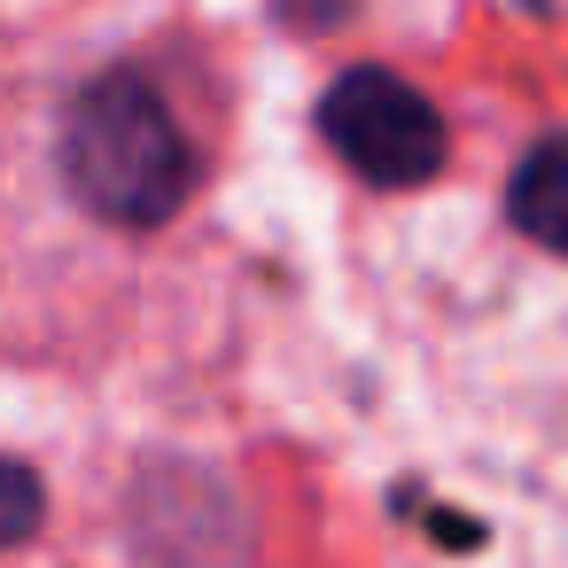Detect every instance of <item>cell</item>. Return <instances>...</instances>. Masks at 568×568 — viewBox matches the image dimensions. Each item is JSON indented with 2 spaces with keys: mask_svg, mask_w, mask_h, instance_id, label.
<instances>
[{
  "mask_svg": "<svg viewBox=\"0 0 568 568\" xmlns=\"http://www.w3.org/2000/svg\"><path fill=\"white\" fill-rule=\"evenodd\" d=\"M63 172H71L87 211H102L118 226H156L187 195V141H180V125L149 79L110 71L71 102Z\"/></svg>",
  "mask_w": 568,
  "mask_h": 568,
  "instance_id": "cell-1",
  "label": "cell"
},
{
  "mask_svg": "<svg viewBox=\"0 0 568 568\" xmlns=\"http://www.w3.org/2000/svg\"><path fill=\"white\" fill-rule=\"evenodd\" d=\"M320 133L374 187H420L444 164V118L389 71H343L320 102Z\"/></svg>",
  "mask_w": 568,
  "mask_h": 568,
  "instance_id": "cell-2",
  "label": "cell"
},
{
  "mask_svg": "<svg viewBox=\"0 0 568 568\" xmlns=\"http://www.w3.org/2000/svg\"><path fill=\"white\" fill-rule=\"evenodd\" d=\"M40 483L17 467V459H0V552H9V545H24L32 529H40Z\"/></svg>",
  "mask_w": 568,
  "mask_h": 568,
  "instance_id": "cell-3",
  "label": "cell"
},
{
  "mask_svg": "<svg viewBox=\"0 0 568 568\" xmlns=\"http://www.w3.org/2000/svg\"><path fill=\"white\" fill-rule=\"evenodd\" d=\"M552 156H560V149L537 141V149H529V172H521V226H529L545 250L560 242V226H552Z\"/></svg>",
  "mask_w": 568,
  "mask_h": 568,
  "instance_id": "cell-4",
  "label": "cell"
}]
</instances>
